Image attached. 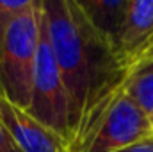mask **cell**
Wrapping results in <instances>:
<instances>
[{
    "label": "cell",
    "instance_id": "6da1fadb",
    "mask_svg": "<svg viewBox=\"0 0 153 152\" xmlns=\"http://www.w3.org/2000/svg\"><path fill=\"white\" fill-rule=\"evenodd\" d=\"M43 11L68 93L71 147L123 91L128 72L76 0H43Z\"/></svg>",
    "mask_w": 153,
    "mask_h": 152
},
{
    "label": "cell",
    "instance_id": "7a4b0ae2",
    "mask_svg": "<svg viewBox=\"0 0 153 152\" xmlns=\"http://www.w3.org/2000/svg\"><path fill=\"white\" fill-rule=\"evenodd\" d=\"M41 16L43 0H32L11 23L0 56V91L27 111L32 95Z\"/></svg>",
    "mask_w": 153,
    "mask_h": 152
},
{
    "label": "cell",
    "instance_id": "3957f363",
    "mask_svg": "<svg viewBox=\"0 0 153 152\" xmlns=\"http://www.w3.org/2000/svg\"><path fill=\"white\" fill-rule=\"evenodd\" d=\"M153 138V123L123 91L71 145V152H117Z\"/></svg>",
    "mask_w": 153,
    "mask_h": 152
},
{
    "label": "cell",
    "instance_id": "277c9868",
    "mask_svg": "<svg viewBox=\"0 0 153 152\" xmlns=\"http://www.w3.org/2000/svg\"><path fill=\"white\" fill-rule=\"evenodd\" d=\"M29 113L38 122H41L45 127H48L50 131L62 136L68 143H71L68 93H66L62 77H61L52 45H50L45 11L41 16V29H39V43L38 54H36Z\"/></svg>",
    "mask_w": 153,
    "mask_h": 152
},
{
    "label": "cell",
    "instance_id": "5b68a950",
    "mask_svg": "<svg viewBox=\"0 0 153 152\" xmlns=\"http://www.w3.org/2000/svg\"><path fill=\"white\" fill-rule=\"evenodd\" d=\"M0 122L22 152H71L70 143L0 91Z\"/></svg>",
    "mask_w": 153,
    "mask_h": 152
},
{
    "label": "cell",
    "instance_id": "8992f818",
    "mask_svg": "<svg viewBox=\"0 0 153 152\" xmlns=\"http://www.w3.org/2000/svg\"><path fill=\"white\" fill-rule=\"evenodd\" d=\"M153 34V0H130L126 9V18L119 38L116 43V52L126 68L128 61L135 52L152 38ZM128 72V68H126ZM130 77V74H128Z\"/></svg>",
    "mask_w": 153,
    "mask_h": 152
},
{
    "label": "cell",
    "instance_id": "52a82bcc",
    "mask_svg": "<svg viewBox=\"0 0 153 152\" xmlns=\"http://www.w3.org/2000/svg\"><path fill=\"white\" fill-rule=\"evenodd\" d=\"M91 25L107 39L116 50V43L123 29L130 0H76ZM117 54V52H116Z\"/></svg>",
    "mask_w": 153,
    "mask_h": 152
},
{
    "label": "cell",
    "instance_id": "ba28073f",
    "mask_svg": "<svg viewBox=\"0 0 153 152\" xmlns=\"http://www.w3.org/2000/svg\"><path fill=\"white\" fill-rule=\"evenodd\" d=\"M125 91L153 122V61L141 66L126 79Z\"/></svg>",
    "mask_w": 153,
    "mask_h": 152
},
{
    "label": "cell",
    "instance_id": "9c48e42d",
    "mask_svg": "<svg viewBox=\"0 0 153 152\" xmlns=\"http://www.w3.org/2000/svg\"><path fill=\"white\" fill-rule=\"evenodd\" d=\"M30 4H32V0H7V2L0 0V56H2L4 43H5V38H7L11 23Z\"/></svg>",
    "mask_w": 153,
    "mask_h": 152
},
{
    "label": "cell",
    "instance_id": "30bf717a",
    "mask_svg": "<svg viewBox=\"0 0 153 152\" xmlns=\"http://www.w3.org/2000/svg\"><path fill=\"white\" fill-rule=\"evenodd\" d=\"M0 152H22L13 141V138L7 134V131L4 129L2 122H0Z\"/></svg>",
    "mask_w": 153,
    "mask_h": 152
},
{
    "label": "cell",
    "instance_id": "8fae6325",
    "mask_svg": "<svg viewBox=\"0 0 153 152\" xmlns=\"http://www.w3.org/2000/svg\"><path fill=\"white\" fill-rule=\"evenodd\" d=\"M117 152H153V138L139 141V143H134V145H130L126 149H121Z\"/></svg>",
    "mask_w": 153,
    "mask_h": 152
},
{
    "label": "cell",
    "instance_id": "7c38bea8",
    "mask_svg": "<svg viewBox=\"0 0 153 152\" xmlns=\"http://www.w3.org/2000/svg\"><path fill=\"white\" fill-rule=\"evenodd\" d=\"M152 123H153V122H152Z\"/></svg>",
    "mask_w": 153,
    "mask_h": 152
}]
</instances>
